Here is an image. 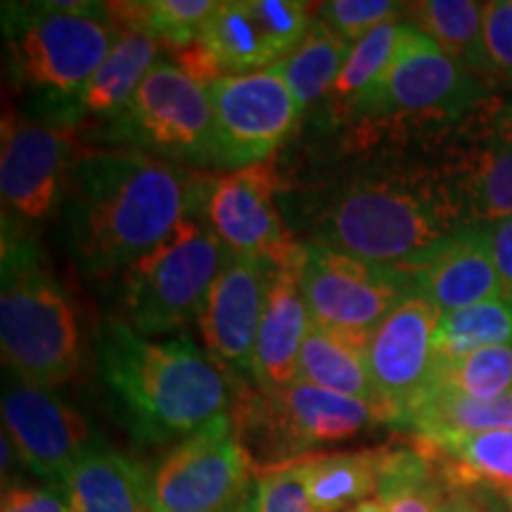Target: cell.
I'll use <instances>...</instances> for the list:
<instances>
[{"label":"cell","mask_w":512,"mask_h":512,"mask_svg":"<svg viewBox=\"0 0 512 512\" xmlns=\"http://www.w3.org/2000/svg\"><path fill=\"white\" fill-rule=\"evenodd\" d=\"M74 124L5 112L0 138V197L12 221L41 223L62 204L74 162ZM10 221V219H8Z\"/></svg>","instance_id":"obj_14"},{"label":"cell","mask_w":512,"mask_h":512,"mask_svg":"<svg viewBox=\"0 0 512 512\" xmlns=\"http://www.w3.org/2000/svg\"><path fill=\"white\" fill-rule=\"evenodd\" d=\"M505 508H508V512H512V491H508V494H501Z\"/></svg>","instance_id":"obj_43"},{"label":"cell","mask_w":512,"mask_h":512,"mask_svg":"<svg viewBox=\"0 0 512 512\" xmlns=\"http://www.w3.org/2000/svg\"><path fill=\"white\" fill-rule=\"evenodd\" d=\"M283 188L273 162L216 176L207 207L209 226L230 254L283 266L304 256L306 245L287 230L278 195Z\"/></svg>","instance_id":"obj_15"},{"label":"cell","mask_w":512,"mask_h":512,"mask_svg":"<svg viewBox=\"0 0 512 512\" xmlns=\"http://www.w3.org/2000/svg\"><path fill=\"white\" fill-rule=\"evenodd\" d=\"M413 27L432 38L448 57L477 76H494L484 38V5L472 0H425L406 5Z\"/></svg>","instance_id":"obj_27"},{"label":"cell","mask_w":512,"mask_h":512,"mask_svg":"<svg viewBox=\"0 0 512 512\" xmlns=\"http://www.w3.org/2000/svg\"><path fill=\"white\" fill-rule=\"evenodd\" d=\"M313 15L318 5L299 0H228L219 3L192 46L171 55L204 86L221 76L261 72L299 48Z\"/></svg>","instance_id":"obj_8"},{"label":"cell","mask_w":512,"mask_h":512,"mask_svg":"<svg viewBox=\"0 0 512 512\" xmlns=\"http://www.w3.org/2000/svg\"><path fill=\"white\" fill-rule=\"evenodd\" d=\"M432 171L465 226L512 216V107H503Z\"/></svg>","instance_id":"obj_18"},{"label":"cell","mask_w":512,"mask_h":512,"mask_svg":"<svg viewBox=\"0 0 512 512\" xmlns=\"http://www.w3.org/2000/svg\"><path fill=\"white\" fill-rule=\"evenodd\" d=\"M0 349L19 382L55 389L81 368L83 339L72 299L43 266L36 242L15 221H3Z\"/></svg>","instance_id":"obj_4"},{"label":"cell","mask_w":512,"mask_h":512,"mask_svg":"<svg viewBox=\"0 0 512 512\" xmlns=\"http://www.w3.org/2000/svg\"><path fill=\"white\" fill-rule=\"evenodd\" d=\"M98 370L128 432L143 444L188 439L233 413L240 396L235 377L188 335L157 342L121 318L100 332Z\"/></svg>","instance_id":"obj_3"},{"label":"cell","mask_w":512,"mask_h":512,"mask_svg":"<svg viewBox=\"0 0 512 512\" xmlns=\"http://www.w3.org/2000/svg\"><path fill=\"white\" fill-rule=\"evenodd\" d=\"M226 259L207 216H188L119 275L121 320L147 339L185 330L200 320Z\"/></svg>","instance_id":"obj_6"},{"label":"cell","mask_w":512,"mask_h":512,"mask_svg":"<svg viewBox=\"0 0 512 512\" xmlns=\"http://www.w3.org/2000/svg\"><path fill=\"white\" fill-rule=\"evenodd\" d=\"M427 387L482 401L501 399L512 392V344L479 349L456 361L434 363L432 380Z\"/></svg>","instance_id":"obj_34"},{"label":"cell","mask_w":512,"mask_h":512,"mask_svg":"<svg viewBox=\"0 0 512 512\" xmlns=\"http://www.w3.org/2000/svg\"><path fill=\"white\" fill-rule=\"evenodd\" d=\"M219 3L216 0H133L107 3L119 29L145 31L169 53L192 46L207 27Z\"/></svg>","instance_id":"obj_30"},{"label":"cell","mask_w":512,"mask_h":512,"mask_svg":"<svg viewBox=\"0 0 512 512\" xmlns=\"http://www.w3.org/2000/svg\"><path fill=\"white\" fill-rule=\"evenodd\" d=\"M304 259L306 252L290 264L273 266L254 347L252 384L259 389L287 387L299 377V356L311 325L302 292Z\"/></svg>","instance_id":"obj_21"},{"label":"cell","mask_w":512,"mask_h":512,"mask_svg":"<svg viewBox=\"0 0 512 512\" xmlns=\"http://www.w3.org/2000/svg\"><path fill=\"white\" fill-rule=\"evenodd\" d=\"M349 53L351 43L316 19L299 48L280 60L299 114L309 112L320 100H328Z\"/></svg>","instance_id":"obj_29"},{"label":"cell","mask_w":512,"mask_h":512,"mask_svg":"<svg viewBox=\"0 0 512 512\" xmlns=\"http://www.w3.org/2000/svg\"><path fill=\"white\" fill-rule=\"evenodd\" d=\"M368 339L344 335L323 325L313 323L306 332L302 356H299V377L313 384V387L325 389V392L349 396V399L370 403L380 408L394 427V418L389 408L377 394L373 377L368 370Z\"/></svg>","instance_id":"obj_24"},{"label":"cell","mask_w":512,"mask_h":512,"mask_svg":"<svg viewBox=\"0 0 512 512\" xmlns=\"http://www.w3.org/2000/svg\"><path fill=\"white\" fill-rule=\"evenodd\" d=\"M159 50L164 48L145 31L119 29V38L110 55L100 64L93 79L86 83L79 98L67 107L64 119L74 126L83 117H105L112 121L159 62Z\"/></svg>","instance_id":"obj_25"},{"label":"cell","mask_w":512,"mask_h":512,"mask_svg":"<svg viewBox=\"0 0 512 512\" xmlns=\"http://www.w3.org/2000/svg\"><path fill=\"white\" fill-rule=\"evenodd\" d=\"M413 292L437 306L441 316L501 297L486 226H465L441 242L420 264L406 268Z\"/></svg>","instance_id":"obj_20"},{"label":"cell","mask_w":512,"mask_h":512,"mask_svg":"<svg viewBox=\"0 0 512 512\" xmlns=\"http://www.w3.org/2000/svg\"><path fill=\"white\" fill-rule=\"evenodd\" d=\"M347 512H387V505H384V501L380 496H373V498H366V501L356 503L354 508H349Z\"/></svg>","instance_id":"obj_41"},{"label":"cell","mask_w":512,"mask_h":512,"mask_svg":"<svg viewBox=\"0 0 512 512\" xmlns=\"http://www.w3.org/2000/svg\"><path fill=\"white\" fill-rule=\"evenodd\" d=\"M406 24L389 22L370 31L361 41L351 46V53L344 62L339 79L328 95V107L332 117L342 119L358 100L377 86L384 72L392 67L396 53H399Z\"/></svg>","instance_id":"obj_32"},{"label":"cell","mask_w":512,"mask_h":512,"mask_svg":"<svg viewBox=\"0 0 512 512\" xmlns=\"http://www.w3.org/2000/svg\"><path fill=\"white\" fill-rule=\"evenodd\" d=\"M501 344H512V302L491 299L441 316L434 335V363L456 361Z\"/></svg>","instance_id":"obj_31"},{"label":"cell","mask_w":512,"mask_h":512,"mask_svg":"<svg viewBox=\"0 0 512 512\" xmlns=\"http://www.w3.org/2000/svg\"><path fill=\"white\" fill-rule=\"evenodd\" d=\"M306 242L382 266L411 268L463 228L430 169L370 166L302 202Z\"/></svg>","instance_id":"obj_2"},{"label":"cell","mask_w":512,"mask_h":512,"mask_svg":"<svg viewBox=\"0 0 512 512\" xmlns=\"http://www.w3.org/2000/svg\"><path fill=\"white\" fill-rule=\"evenodd\" d=\"M403 427L413 430L418 439L439 437V434L512 430V392L501 399L482 401L427 387L420 401L411 408Z\"/></svg>","instance_id":"obj_28"},{"label":"cell","mask_w":512,"mask_h":512,"mask_svg":"<svg viewBox=\"0 0 512 512\" xmlns=\"http://www.w3.org/2000/svg\"><path fill=\"white\" fill-rule=\"evenodd\" d=\"M214 178L126 147L79 152L62 197L76 266L91 278L121 275L176 223L204 214Z\"/></svg>","instance_id":"obj_1"},{"label":"cell","mask_w":512,"mask_h":512,"mask_svg":"<svg viewBox=\"0 0 512 512\" xmlns=\"http://www.w3.org/2000/svg\"><path fill=\"white\" fill-rule=\"evenodd\" d=\"M484 38L494 76L512 83V0L484 5Z\"/></svg>","instance_id":"obj_37"},{"label":"cell","mask_w":512,"mask_h":512,"mask_svg":"<svg viewBox=\"0 0 512 512\" xmlns=\"http://www.w3.org/2000/svg\"><path fill=\"white\" fill-rule=\"evenodd\" d=\"M444 494V479L418 446L387 448L377 486L387 512H437Z\"/></svg>","instance_id":"obj_33"},{"label":"cell","mask_w":512,"mask_h":512,"mask_svg":"<svg viewBox=\"0 0 512 512\" xmlns=\"http://www.w3.org/2000/svg\"><path fill=\"white\" fill-rule=\"evenodd\" d=\"M486 83L413 24H406L399 53L366 98L344 114L347 124H375L382 119L458 121L489 98Z\"/></svg>","instance_id":"obj_10"},{"label":"cell","mask_w":512,"mask_h":512,"mask_svg":"<svg viewBox=\"0 0 512 512\" xmlns=\"http://www.w3.org/2000/svg\"><path fill=\"white\" fill-rule=\"evenodd\" d=\"M233 512H256V501H254V496L249 498V501H245L240 505V508H235Z\"/></svg>","instance_id":"obj_42"},{"label":"cell","mask_w":512,"mask_h":512,"mask_svg":"<svg viewBox=\"0 0 512 512\" xmlns=\"http://www.w3.org/2000/svg\"><path fill=\"white\" fill-rule=\"evenodd\" d=\"M304 245L302 292L311 320L323 328L370 339L377 325L415 294L406 268L373 264L316 242Z\"/></svg>","instance_id":"obj_12"},{"label":"cell","mask_w":512,"mask_h":512,"mask_svg":"<svg viewBox=\"0 0 512 512\" xmlns=\"http://www.w3.org/2000/svg\"><path fill=\"white\" fill-rule=\"evenodd\" d=\"M112 140L188 169H219L209 88L174 62L152 67L112 119Z\"/></svg>","instance_id":"obj_9"},{"label":"cell","mask_w":512,"mask_h":512,"mask_svg":"<svg viewBox=\"0 0 512 512\" xmlns=\"http://www.w3.org/2000/svg\"><path fill=\"white\" fill-rule=\"evenodd\" d=\"M207 88L219 169L238 171L271 162L302 119L280 62L261 72L221 76Z\"/></svg>","instance_id":"obj_13"},{"label":"cell","mask_w":512,"mask_h":512,"mask_svg":"<svg viewBox=\"0 0 512 512\" xmlns=\"http://www.w3.org/2000/svg\"><path fill=\"white\" fill-rule=\"evenodd\" d=\"M60 494L69 512H152V472L98 444L64 477Z\"/></svg>","instance_id":"obj_22"},{"label":"cell","mask_w":512,"mask_h":512,"mask_svg":"<svg viewBox=\"0 0 512 512\" xmlns=\"http://www.w3.org/2000/svg\"><path fill=\"white\" fill-rule=\"evenodd\" d=\"M254 489L256 465L228 413L164 453L152 470V512H233Z\"/></svg>","instance_id":"obj_11"},{"label":"cell","mask_w":512,"mask_h":512,"mask_svg":"<svg viewBox=\"0 0 512 512\" xmlns=\"http://www.w3.org/2000/svg\"><path fill=\"white\" fill-rule=\"evenodd\" d=\"M273 266L230 254L200 316L207 354L235 380H252L254 347Z\"/></svg>","instance_id":"obj_19"},{"label":"cell","mask_w":512,"mask_h":512,"mask_svg":"<svg viewBox=\"0 0 512 512\" xmlns=\"http://www.w3.org/2000/svg\"><path fill=\"white\" fill-rule=\"evenodd\" d=\"M448 489L512 491V430L439 434L418 439Z\"/></svg>","instance_id":"obj_23"},{"label":"cell","mask_w":512,"mask_h":512,"mask_svg":"<svg viewBox=\"0 0 512 512\" xmlns=\"http://www.w3.org/2000/svg\"><path fill=\"white\" fill-rule=\"evenodd\" d=\"M441 311L420 294H411L373 330L368 339V370L373 384L403 427L408 413L425 394L434 370V335Z\"/></svg>","instance_id":"obj_17"},{"label":"cell","mask_w":512,"mask_h":512,"mask_svg":"<svg viewBox=\"0 0 512 512\" xmlns=\"http://www.w3.org/2000/svg\"><path fill=\"white\" fill-rule=\"evenodd\" d=\"M0 512H69V508L53 491L15 484L3 491Z\"/></svg>","instance_id":"obj_39"},{"label":"cell","mask_w":512,"mask_h":512,"mask_svg":"<svg viewBox=\"0 0 512 512\" xmlns=\"http://www.w3.org/2000/svg\"><path fill=\"white\" fill-rule=\"evenodd\" d=\"M399 8L403 5L389 0H332L318 5V19L347 43H358L382 24L396 22Z\"/></svg>","instance_id":"obj_35"},{"label":"cell","mask_w":512,"mask_h":512,"mask_svg":"<svg viewBox=\"0 0 512 512\" xmlns=\"http://www.w3.org/2000/svg\"><path fill=\"white\" fill-rule=\"evenodd\" d=\"M256 512H318L294 463L256 472Z\"/></svg>","instance_id":"obj_36"},{"label":"cell","mask_w":512,"mask_h":512,"mask_svg":"<svg viewBox=\"0 0 512 512\" xmlns=\"http://www.w3.org/2000/svg\"><path fill=\"white\" fill-rule=\"evenodd\" d=\"M384 456L387 448L311 453L294 460V467L313 508L318 512H342L377 494Z\"/></svg>","instance_id":"obj_26"},{"label":"cell","mask_w":512,"mask_h":512,"mask_svg":"<svg viewBox=\"0 0 512 512\" xmlns=\"http://www.w3.org/2000/svg\"><path fill=\"white\" fill-rule=\"evenodd\" d=\"M3 432L19 463L57 489L72 467L98 446L91 425L74 406L53 389L19 380L3 392Z\"/></svg>","instance_id":"obj_16"},{"label":"cell","mask_w":512,"mask_h":512,"mask_svg":"<svg viewBox=\"0 0 512 512\" xmlns=\"http://www.w3.org/2000/svg\"><path fill=\"white\" fill-rule=\"evenodd\" d=\"M230 415L256 472L294 463L316 448L389 425L380 408L325 392L304 380L278 389L242 387Z\"/></svg>","instance_id":"obj_7"},{"label":"cell","mask_w":512,"mask_h":512,"mask_svg":"<svg viewBox=\"0 0 512 512\" xmlns=\"http://www.w3.org/2000/svg\"><path fill=\"white\" fill-rule=\"evenodd\" d=\"M486 233H489L491 256H494L501 297L512 302V216L496 223H486Z\"/></svg>","instance_id":"obj_38"},{"label":"cell","mask_w":512,"mask_h":512,"mask_svg":"<svg viewBox=\"0 0 512 512\" xmlns=\"http://www.w3.org/2000/svg\"><path fill=\"white\" fill-rule=\"evenodd\" d=\"M486 489H448L441 496L437 512H494L484 498Z\"/></svg>","instance_id":"obj_40"},{"label":"cell","mask_w":512,"mask_h":512,"mask_svg":"<svg viewBox=\"0 0 512 512\" xmlns=\"http://www.w3.org/2000/svg\"><path fill=\"white\" fill-rule=\"evenodd\" d=\"M12 72L24 86L76 100L119 38L107 3L5 5Z\"/></svg>","instance_id":"obj_5"}]
</instances>
